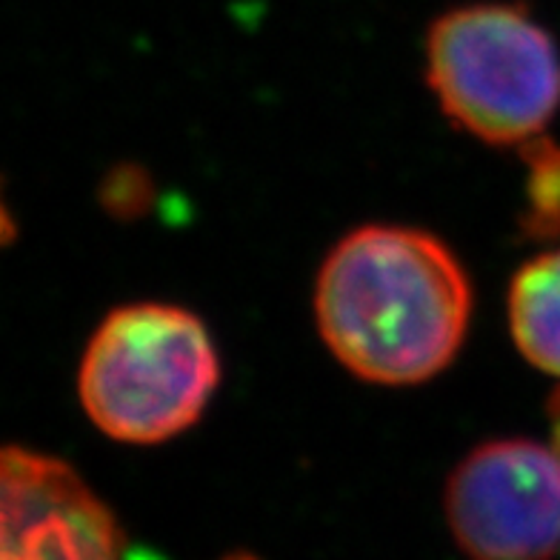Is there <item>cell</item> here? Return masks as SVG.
Masks as SVG:
<instances>
[{"label": "cell", "instance_id": "6da1fadb", "mask_svg": "<svg viewBox=\"0 0 560 560\" xmlns=\"http://www.w3.org/2000/svg\"><path fill=\"white\" fill-rule=\"evenodd\" d=\"M329 352L369 384H423L460 352L472 283L450 246L420 229L363 226L326 255L315 289Z\"/></svg>", "mask_w": 560, "mask_h": 560}, {"label": "cell", "instance_id": "7a4b0ae2", "mask_svg": "<svg viewBox=\"0 0 560 560\" xmlns=\"http://www.w3.org/2000/svg\"><path fill=\"white\" fill-rule=\"evenodd\" d=\"M221 381L207 326L166 303L115 310L89 340L78 392L112 441L163 443L198 423Z\"/></svg>", "mask_w": 560, "mask_h": 560}, {"label": "cell", "instance_id": "3957f363", "mask_svg": "<svg viewBox=\"0 0 560 560\" xmlns=\"http://www.w3.org/2000/svg\"><path fill=\"white\" fill-rule=\"evenodd\" d=\"M427 78L446 118L494 147L532 140L560 106L558 44L515 3H475L438 18Z\"/></svg>", "mask_w": 560, "mask_h": 560}, {"label": "cell", "instance_id": "277c9868", "mask_svg": "<svg viewBox=\"0 0 560 560\" xmlns=\"http://www.w3.org/2000/svg\"><path fill=\"white\" fill-rule=\"evenodd\" d=\"M452 535L472 560H549L560 549V452L535 441H489L446 487Z\"/></svg>", "mask_w": 560, "mask_h": 560}, {"label": "cell", "instance_id": "5b68a950", "mask_svg": "<svg viewBox=\"0 0 560 560\" xmlns=\"http://www.w3.org/2000/svg\"><path fill=\"white\" fill-rule=\"evenodd\" d=\"M0 560H124L109 509L72 466L9 446L0 457Z\"/></svg>", "mask_w": 560, "mask_h": 560}, {"label": "cell", "instance_id": "8992f818", "mask_svg": "<svg viewBox=\"0 0 560 560\" xmlns=\"http://www.w3.org/2000/svg\"><path fill=\"white\" fill-rule=\"evenodd\" d=\"M509 326L526 361L560 377V249L517 269L509 289Z\"/></svg>", "mask_w": 560, "mask_h": 560}, {"label": "cell", "instance_id": "52a82bcc", "mask_svg": "<svg viewBox=\"0 0 560 560\" xmlns=\"http://www.w3.org/2000/svg\"><path fill=\"white\" fill-rule=\"evenodd\" d=\"M549 420H552V446L560 452V392L549 404Z\"/></svg>", "mask_w": 560, "mask_h": 560}, {"label": "cell", "instance_id": "ba28073f", "mask_svg": "<svg viewBox=\"0 0 560 560\" xmlns=\"http://www.w3.org/2000/svg\"><path fill=\"white\" fill-rule=\"evenodd\" d=\"M226 560H255V558H249V555H235V558H226Z\"/></svg>", "mask_w": 560, "mask_h": 560}]
</instances>
